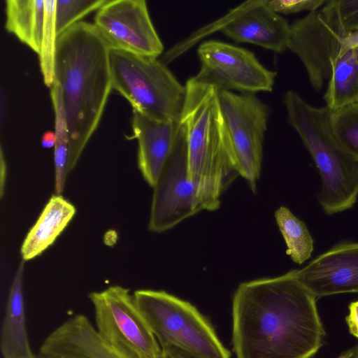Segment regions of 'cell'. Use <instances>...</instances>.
I'll list each match as a JSON object with an SVG mask.
<instances>
[{
  "label": "cell",
  "mask_w": 358,
  "mask_h": 358,
  "mask_svg": "<svg viewBox=\"0 0 358 358\" xmlns=\"http://www.w3.org/2000/svg\"><path fill=\"white\" fill-rule=\"evenodd\" d=\"M316 300L294 270L241 283L232 306L236 358L313 357L325 336Z\"/></svg>",
  "instance_id": "6da1fadb"
},
{
  "label": "cell",
  "mask_w": 358,
  "mask_h": 358,
  "mask_svg": "<svg viewBox=\"0 0 358 358\" xmlns=\"http://www.w3.org/2000/svg\"><path fill=\"white\" fill-rule=\"evenodd\" d=\"M110 47L94 24L80 21L57 37L54 79L61 90L69 138L68 172L96 129L113 88Z\"/></svg>",
  "instance_id": "7a4b0ae2"
},
{
  "label": "cell",
  "mask_w": 358,
  "mask_h": 358,
  "mask_svg": "<svg viewBox=\"0 0 358 358\" xmlns=\"http://www.w3.org/2000/svg\"><path fill=\"white\" fill-rule=\"evenodd\" d=\"M180 122L185 127L187 168L203 210L218 209L234 170L220 106L218 90L190 78Z\"/></svg>",
  "instance_id": "3957f363"
},
{
  "label": "cell",
  "mask_w": 358,
  "mask_h": 358,
  "mask_svg": "<svg viewBox=\"0 0 358 358\" xmlns=\"http://www.w3.org/2000/svg\"><path fill=\"white\" fill-rule=\"evenodd\" d=\"M287 121L299 134L322 179L318 201L333 215L353 207L358 199V159L348 154L333 136L327 106H310L293 90L283 96Z\"/></svg>",
  "instance_id": "277c9868"
},
{
  "label": "cell",
  "mask_w": 358,
  "mask_h": 358,
  "mask_svg": "<svg viewBox=\"0 0 358 358\" xmlns=\"http://www.w3.org/2000/svg\"><path fill=\"white\" fill-rule=\"evenodd\" d=\"M113 88L133 110L162 121L180 122L186 96L182 85L157 57L109 50Z\"/></svg>",
  "instance_id": "5b68a950"
},
{
  "label": "cell",
  "mask_w": 358,
  "mask_h": 358,
  "mask_svg": "<svg viewBox=\"0 0 358 358\" xmlns=\"http://www.w3.org/2000/svg\"><path fill=\"white\" fill-rule=\"evenodd\" d=\"M133 296L161 347L174 345L203 358H230L211 325L189 302L152 289H138Z\"/></svg>",
  "instance_id": "8992f818"
},
{
  "label": "cell",
  "mask_w": 358,
  "mask_h": 358,
  "mask_svg": "<svg viewBox=\"0 0 358 358\" xmlns=\"http://www.w3.org/2000/svg\"><path fill=\"white\" fill-rule=\"evenodd\" d=\"M96 329L124 358H162V348L129 289L120 285L89 293Z\"/></svg>",
  "instance_id": "52a82bcc"
},
{
  "label": "cell",
  "mask_w": 358,
  "mask_h": 358,
  "mask_svg": "<svg viewBox=\"0 0 358 358\" xmlns=\"http://www.w3.org/2000/svg\"><path fill=\"white\" fill-rule=\"evenodd\" d=\"M218 97L232 167L255 192L269 108L255 94L218 90Z\"/></svg>",
  "instance_id": "ba28073f"
},
{
  "label": "cell",
  "mask_w": 358,
  "mask_h": 358,
  "mask_svg": "<svg viewBox=\"0 0 358 358\" xmlns=\"http://www.w3.org/2000/svg\"><path fill=\"white\" fill-rule=\"evenodd\" d=\"M350 33L331 1L290 25L287 49L302 62L316 92L329 80L332 62L346 50L344 43Z\"/></svg>",
  "instance_id": "9c48e42d"
},
{
  "label": "cell",
  "mask_w": 358,
  "mask_h": 358,
  "mask_svg": "<svg viewBox=\"0 0 358 358\" xmlns=\"http://www.w3.org/2000/svg\"><path fill=\"white\" fill-rule=\"evenodd\" d=\"M201 67L194 77L219 91L255 94L271 92L276 73L265 68L253 52L218 41H207L197 50Z\"/></svg>",
  "instance_id": "30bf717a"
},
{
  "label": "cell",
  "mask_w": 358,
  "mask_h": 358,
  "mask_svg": "<svg viewBox=\"0 0 358 358\" xmlns=\"http://www.w3.org/2000/svg\"><path fill=\"white\" fill-rule=\"evenodd\" d=\"M182 127V132L153 187L148 229L154 232L171 229L203 210L188 173L186 134Z\"/></svg>",
  "instance_id": "8fae6325"
},
{
  "label": "cell",
  "mask_w": 358,
  "mask_h": 358,
  "mask_svg": "<svg viewBox=\"0 0 358 358\" xmlns=\"http://www.w3.org/2000/svg\"><path fill=\"white\" fill-rule=\"evenodd\" d=\"M94 24L112 48L155 57L163 52L144 0H106Z\"/></svg>",
  "instance_id": "7c38bea8"
},
{
  "label": "cell",
  "mask_w": 358,
  "mask_h": 358,
  "mask_svg": "<svg viewBox=\"0 0 358 358\" xmlns=\"http://www.w3.org/2000/svg\"><path fill=\"white\" fill-rule=\"evenodd\" d=\"M266 3L267 0L243 3L205 31H219L237 43H248L281 53L287 49L290 25Z\"/></svg>",
  "instance_id": "4fadbf2b"
},
{
  "label": "cell",
  "mask_w": 358,
  "mask_h": 358,
  "mask_svg": "<svg viewBox=\"0 0 358 358\" xmlns=\"http://www.w3.org/2000/svg\"><path fill=\"white\" fill-rule=\"evenodd\" d=\"M294 271L316 299L358 292V243H339Z\"/></svg>",
  "instance_id": "5bb4252c"
},
{
  "label": "cell",
  "mask_w": 358,
  "mask_h": 358,
  "mask_svg": "<svg viewBox=\"0 0 358 358\" xmlns=\"http://www.w3.org/2000/svg\"><path fill=\"white\" fill-rule=\"evenodd\" d=\"M38 358H124L104 341L88 317L68 318L43 340Z\"/></svg>",
  "instance_id": "9a60e30c"
},
{
  "label": "cell",
  "mask_w": 358,
  "mask_h": 358,
  "mask_svg": "<svg viewBox=\"0 0 358 358\" xmlns=\"http://www.w3.org/2000/svg\"><path fill=\"white\" fill-rule=\"evenodd\" d=\"M133 138L137 139L138 164L145 180L154 187L183 130L180 122L162 121L133 110Z\"/></svg>",
  "instance_id": "2e32d148"
},
{
  "label": "cell",
  "mask_w": 358,
  "mask_h": 358,
  "mask_svg": "<svg viewBox=\"0 0 358 358\" xmlns=\"http://www.w3.org/2000/svg\"><path fill=\"white\" fill-rule=\"evenodd\" d=\"M24 264V260L20 264L8 293L0 336L2 358H38L31 350L26 325Z\"/></svg>",
  "instance_id": "e0dca14e"
},
{
  "label": "cell",
  "mask_w": 358,
  "mask_h": 358,
  "mask_svg": "<svg viewBox=\"0 0 358 358\" xmlns=\"http://www.w3.org/2000/svg\"><path fill=\"white\" fill-rule=\"evenodd\" d=\"M75 213L72 203L60 194L52 195L22 243V259L30 260L51 245Z\"/></svg>",
  "instance_id": "ac0fdd59"
},
{
  "label": "cell",
  "mask_w": 358,
  "mask_h": 358,
  "mask_svg": "<svg viewBox=\"0 0 358 358\" xmlns=\"http://www.w3.org/2000/svg\"><path fill=\"white\" fill-rule=\"evenodd\" d=\"M5 13V29L38 55L45 23V0H6Z\"/></svg>",
  "instance_id": "d6986e66"
},
{
  "label": "cell",
  "mask_w": 358,
  "mask_h": 358,
  "mask_svg": "<svg viewBox=\"0 0 358 358\" xmlns=\"http://www.w3.org/2000/svg\"><path fill=\"white\" fill-rule=\"evenodd\" d=\"M324 99L331 110L358 103L357 49H348L333 60Z\"/></svg>",
  "instance_id": "ffe728a7"
},
{
  "label": "cell",
  "mask_w": 358,
  "mask_h": 358,
  "mask_svg": "<svg viewBox=\"0 0 358 358\" xmlns=\"http://www.w3.org/2000/svg\"><path fill=\"white\" fill-rule=\"evenodd\" d=\"M275 218L285 241L287 254L294 262L303 264L310 257L314 247L306 224L285 206L275 212Z\"/></svg>",
  "instance_id": "44dd1931"
},
{
  "label": "cell",
  "mask_w": 358,
  "mask_h": 358,
  "mask_svg": "<svg viewBox=\"0 0 358 358\" xmlns=\"http://www.w3.org/2000/svg\"><path fill=\"white\" fill-rule=\"evenodd\" d=\"M50 96L55 113L56 137L54 146L55 187L57 194H60L63 192L66 176L69 173V138L61 90L56 82L50 87Z\"/></svg>",
  "instance_id": "7402d4cb"
},
{
  "label": "cell",
  "mask_w": 358,
  "mask_h": 358,
  "mask_svg": "<svg viewBox=\"0 0 358 358\" xmlns=\"http://www.w3.org/2000/svg\"><path fill=\"white\" fill-rule=\"evenodd\" d=\"M333 136L348 154L358 159V103L331 110Z\"/></svg>",
  "instance_id": "603a6c76"
},
{
  "label": "cell",
  "mask_w": 358,
  "mask_h": 358,
  "mask_svg": "<svg viewBox=\"0 0 358 358\" xmlns=\"http://www.w3.org/2000/svg\"><path fill=\"white\" fill-rule=\"evenodd\" d=\"M55 3L56 0H45V23L41 48L38 54L43 82L49 87H52L55 81V59L58 37L55 26Z\"/></svg>",
  "instance_id": "cb8c5ba5"
},
{
  "label": "cell",
  "mask_w": 358,
  "mask_h": 358,
  "mask_svg": "<svg viewBox=\"0 0 358 358\" xmlns=\"http://www.w3.org/2000/svg\"><path fill=\"white\" fill-rule=\"evenodd\" d=\"M106 0H56L55 26L57 36L90 13L98 10Z\"/></svg>",
  "instance_id": "d4e9b609"
},
{
  "label": "cell",
  "mask_w": 358,
  "mask_h": 358,
  "mask_svg": "<svg viewBox=\"0 0 358 358\" xmlns=\"http://www.w3.org/2000/svg\"><path fill=\"white\" fill-rule=\"evenodd\" d=\"M325 0H267V6L278 14H290L301 11L313 12L326 3Z\"/></svg>",
  "instance_id": "484cf974"
},
{
  "label": "cell",
  "mask_w": 358,
  "mask_h": 358,
  "mask_svg": "<svg viewBox=\"0 0 358 358\" xmlns=\"http://www.w3.org/2000/svg\"><path fill=\"white\" fill-rule=\"evenodd\" d=\"M342 22L352 32L358 27V0H331Z\"/></svg>",
  "instance_id": "4316f807"
},
{
  "label": "cell",
  "mask_w": 358,
  "mask_h": 358,
  "mask_svg": "<svg viewBox=\"0 0 358 358\" xmlns=\"http://www.w3.org/2000/svg\"><path fill=\"white\" fill-rule=\"evenodd\" d=\"M348 308L345 321L350 334L358 339V300L351 302Z\"/></svg>",
  "instance_id": "83f0119b"
},
{
  "label": "cell",
  "mask_w": 358,
  "mask_h": 358,
  "mask_svg": "<svg viewBox=\"0 0 358 358\" xmlns=\"http://www.w3.org/2000/svg\"><path fill=\"white\" fill-rule=\"evenodd\" d=\"M161 348L162 358H203L174 345H169Z\"/></svg>",
  "instance_id": "f1b7e54d"
},
{
  "label": "cell",
  "mask_w": 358,
  "mask_h": 358,
  "mask_svg": "<svg viewBox=\"0 0 358 358\" xmlns=\"http://www.w3.org/2000/svg\"><path fill=\"white\" fill-rule=\"evenodd\" d=\"M345 49H357L358 50V30L350 32L345 41Z\"/></svg>",
  "instance_id": "f546056e"
},
{
  "label": "cell",
  "mask_w": 358,
  "mask_h": 358,
  "mask_svg": "<svg viewBox=\"0 0 358 358\" xmlns=\"http://www.w3.org/2000/svg\"><path fill=\"white\" fill-rule=\"evenodd\" d=\"M56 137L55 132L46 131L41 138V144L44 148H50L54 147L55 145Z\"/></svg>",
  "instance_id": "4dcf8cb0"
},
{
  "label": "cell",
  "mask_w": 358,
  "mask_h": 358,
  "mask_svg": "<svg viewBox=\"0 0 358 358\" xmlns=\"http://www.w3.org/2000/svg\"><path fill=\"white\" fill-rule=\"evenodd\" d=\"M1 168H0V173H1V196H2L3 194V187H4V184H5V180H6V162L4 160V158H3V150L1 148Z\"/></svg>",
  "instance_id": "1f68e13d"
},
{
  "label": "cell",
  "mask_w": 358,
  "mask_h": 358,
  "mask_svg": "<svg viewBox=\"0 0 358 358\" xmlns=\"http://www.w3.org/2000/svg\"><path fill=\"white\" fill-rule=\"evenodd\" d=\"M337 358H358V345L344 352Z\"/></svg>",
  "instance_id": "d6a6232c"
},
{
  "label": "cell",
  "mask_w": 358,
  "mask_h": 358,
  "mask_svg": "<svg viewBox=\"0 0 358 358\" xmlns=\"http://www.w3.org/2000/svg\"><path fill=\"white\" fill-rule=\"evenodd\" d=\"M357 63H358V50L357 49Z\"/></svg>",
  "instance_id": "836d02e7"
},
{
  "label": "cell",
  "mask_w": 358,
  "mask_h": 358,
  "mask_svg": "<svg viewBox=\"0 0 358 358\" xmlns=\"http://www.w3.org/2000/svg\"><path fill=\"white\" fill-rule=\"evenodd\" d=\"M357 30H358V27H357V29L355 31H357Z\"/></svg>",
  "instance_id": "e575fe53"
}]
</instances>
